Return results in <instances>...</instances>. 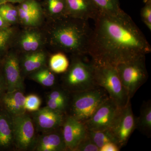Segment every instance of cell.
I'll use <instances>...</instances> for the list:
<instances>
[{
  "mask_svg": "<svg viewBox=\"0 0 151 151\" xmlns=\"http://www.w3.org/2000/svg\"><path fill=\"white\" fill-rule=\"evenodd\" d=\"M26 0H6L7 2L10 3H21Z\"/></svg>",
  "mask_w": 151,
  "mask_h": 151,
  "instance_id": "cell-36",
  "label": "cell"
},
{
  "mask_svg": "<svg viewBox=\"0 0 151 151\" xmlns=\"http://www.w3.org/2000/svg\"><path fill=\"white\" fill-rule=\"evenodd\" d=\"M47 55L43 50L35 52L23 54L20 57V64L22 73L29 76L42 68L46 66Z\"/></svg>",
  "mask_w": 151,
  "mask_h": 151,
  "instance_id": "cell-17",
  "label": "cell"
},
{
  "mask_svg": "<svg viewBox=\"0 0 151 151\" xmlns=\"http://www.w3.org/2000/svg\"><path fill=\"white\" fill-rule=\"evenodd\" d=\"M141 11V16L145 24L151 31V0L145 3Z\"/></svg>",
  "mask_w": 151,
  "mask_h": 151,
  "instance_id": "cell-31",
  "label": "cell"
},
{
  "mask_svg": "<svg viewBox=\"0 0 151 151\" xmlns=\"http://www.w3.org/2000/svg\"><path fill=\"white\" fill-rule=\"evenodd\" d=\"M14 147L12 118L0 105V151L9 150Z\"/></svg>",
  "mask_w": 151,
  "mask_h": 151,
  "instance_id": "cell-18",
  "label": "cell"
},
{
  "mask_svg": "<svg viewBox=\"0 0 151 151\" xmlns=\"http://www.w3.org/2000/svg\"><path fill=\"white\" fill-rule=\"evenodd\" d=\"M70 63L64 52H57L52 55L49 59V68L55 74L65 73Z\"/></svg>",
  "mask_w": 151,
  "mask_h": 151,
  "instance_id": "cell-23",
  "label": "cell"
},
{
  "mask_svg": "<svg viewBox=\"0 0 151 151\" xmlns=\"http://www.w3.org/2000/svg\"><path fill=\"white\" fill-rule=\"evenodd\" d=\"M94 63L95 84L103 88L119 107L124 108L131 99L122 84L116 66Z\"/></svg>",
  "mask_w": 151,
  "mask_h": 151,
  "instance_id": "cell-5",
  "label": "cell"
},
{
  "mask_svg": "<svg viewBox=\"0 0 151 151\" xmlns=\"http://www.w3.org/2000/svg\"><path fill=\"white\" fill-rule=\"evenodd\" d=\"M0 15L10 26L19 23L17 9L11 3L7 2L0 5Z\"/></svg>",
  "mask_w": 151,
  "mask_h": 151,
  "instance_id": "cell-27",
  "label": "cell"
},
{
  "mask_svg": "<svg viewBox=\"0 0 151 151\" xmlns=\"http://www.w3.org/2000/svg\"><path fill=\"white\" fill-rule=\"evenodd\" d=\"M17 9L18 11L19 23L21 24L26 27H38L42 24L45 15L42 6L39 3L27 10Z\"/></svg>",
  "mask_w": 151,
  "mask_h": 151,
  "instance_id": "cell-19",
  "label": "cell"
},
{
  "mask_svg": "<svg viewBox=\"0 0 151 151\" xmlns=\"http://www.w3.org/2000/svg\"><path fill=\"white\" fill-rule=\"evenodd\" d=\"M49 21L45 36L52 48L72 55H88L92 29L88 21L66 16Z\"/></svg>",
  "mask_w": 151,
  "mask_h": 151,
  "instance_id": "cell-2",
  "label": "cell"
},
{
  "mask_svg": "<svg viewBox=\"0 0 151 151\" xmlns=\"http://www.w3.org/2000/svg\"><path fill=\"white\" fill-rule=\"evenodd\" d=\"M46 102V106L49 108L67 114L68 108L62 103L52 99L47 98Z\"/></svg>",
  "mask_w": 151,
  "mask_h": 151,
  "instance_id": "cell-32",
  "label": "cell"
},
{
  "mask_svg": "<svg viewBox=\"0 0 151 151\" xmlns=\"http://www.w3.org/2000/svg\"><path fill=\"white\" fill-rule=\"evenodd\" d=\"M10 27L11 26L0 15V29H5Z\"/></svg>",
  "mask_w": 151,
  "mask_h": 151,
  "instance_id": "cell-35",
  "label": "cell"
},
{
  "mask_svg": "<svg viewBox=\"0 0 151 151\" xmlns=\"http://www.w3.org/2000/svg\"><path fill=\"white\" fill-rule=\"evenodd\" d=\"M41 104V99L37 94H32L26 96L25 108L27 112L32 113L38 111Z\"/></svg>",
  "mask_w": 151,
  "mask_h": 151,
  "instance_id": "cell-29",
  "label": "cell"
},
{
  "mask_svg": "<svg viewBox=\"0 0 151 151\" xmlns=\"http://www.w3.org/2000/svg\"><path fill=\"white\" fill-rule=\"evenodd\" d=\"M74 151H100V149L92 142L87 135L79 143Z\"/></svg>",
  "mask_w": 151,
  "mask_h": 151,
  "instance_id": "cell-30",
  "label": "cell"
},
{
  "mask_svg": "<svg viewBox=\"0 0 151 151\" xmlns=\"http://www.w3.org/2000/svg\"><path fill=\"white\" fill-rule=\"evenodd\" d=\"M62 129L67 151H74L87 134L84 123L68 115L63 124Z\"/></svg>",
  "mask_w": 151,
  "mask_h": 151,
  "instance_id": "cell-12",
  "label": "cell"
},
{
  "mask_svg": "<svg viewBox=\"0 0 151 151\" xmlns=\"http://www.w3.org/2000/svg\"><path fill=\"white\" fill-rule=\"evenodd\" d=\"M25 99L24 91L22 90L6 92L0 101V105L11 116H19L27 112Z\"/></svg>",
  "mask_w": 151,
  "mask_h": 151,
  "instance_id": "cell-16",
  "label": "cell"
},
{
  "mask_svg": "<svg viewBox=\"0 0 151 151\" xmlns=\"http://www.w3.org/2000/svg\"><path fill=\"white\" fill-rule=\"evenodd\" d=\"M42 8L49 21L68 16L65 0H44Z\"/></svg>",
  "mask_w": 151,
  "mask_h": 151,
  "instance_id": "cell-20",
  "label": "cell"
},
{
  "mask_svg": "<svg viewBox=\"0 0 151 151\" xmlns=\"http://www.w3.org/2000/svg\"><path fill=\"white\" fill-rule=\"evenodd\" d=\"M136 129L148 138L151 137V102L144 101L141 106L140 115L136 119Z\"/></svg>",
  "mask_w": 151,
  "mask_h": 151,
  "instance_id": "cell-21",
  "label": "cell"
},
{
  "mask_svg": "<svg viewBox=\"0 0 151 151\" xmlns=\"http://www.w3.org/2000/svg\"><path fill=\"white\" fill-rule=\"evenodd\" d=\"M16 37V31L12 27L0 29V61L8 52Z\"/></svg>",
  "mask_w": 151,
  "mask_h": 151,
  "instance_id": "cell-24",
  "label": "cell"
},
{
  "mask_svg": "<svg viewBox=\"0 0 151 151\" xmlns=\"http://www.w3.org/2000/svg\"><path fill=\"white\" fill-rule=\"evenodd\" d=\"M94 21L88 52L94 63L116 66L151 52L142 32L123 10L115 14L99 12Z\"/></svg>",
  "mask_w": 151,
  "mask_h": 151,
  "instance_id": "cell-1",
  "label": "cell"
},
{
  "mask_svg": "<svg viewBox=\"0 0 151 151\" xmlns=\"http://www.w3.org/2000/svg\"><path fill=\"white\" fill-rule=\"evenodd\" d=\"M122 108L108 98L84 123L86 129L92 131L109 129L116 121Z\"/></svg>",
  "mask_w": 151,
  "mask_h": 151,
  "instance_id": "cell-9",
  "label": "cell"
},
{
  "mask_svg": "<svg viewBox=\"0 0 151 151\" xmlns=\"http://www.w3.org/2000/svg\"><path fill=\"white\" fill-rule=\"evenodd\" d=\"M68 16L88 21L96 18L99 11L92 0H65Z\"/></svg>",
  "mask_w": 151,
  "mask_h": 151,
  "instance_id": "cell-15",
  "label": "cell"
},
{
  "mask_svg": "<svg viewBox=\"0 0 151 151\" xmlns=\"http://www.w3.org/2000/svg\"><path fill=\"white\" fill-rule=\"evenodd\" d=\"M6 3H7L6 0H0V5Z\"/></svg>",
  "mask_w": 151,
  "mask_h": 151,
  "instance_id": "cell-37",
  "label": "cell"
},
{
  "mask_svg": "<svg viewBox=\"0 0 151 151\" xmlns=\"http://www.w3.org/2000/svg\"><path fill=\"white\" fill-rule=\"evenodd\" d=\"M136 129V119L130 100L125 107L121 109L119 116L109 129L116 144L122 148L127 145Z\"/></svg>",
  "mask_w": 151,
  "mask_h": 151,
  "instance_id": "cell-8",
  "label": "cell"
},
{
  "mask_svg": "<svg viewBox=\"0 0 151 151\" xmlns=\"http://www.w3.org/2000/svg\"><path fill=\"white\" fill-rule=\"evenodd\" d=\"M47 98L58 101L69 108L70 100V93L63 87H55L47 93Z\"/></svg>",
  "mask_w": 151,
  "mask_h": 151,
  "instance_id": "cell-28",
  "label": "cell"
},
{
  "mask_svg": "<svg viewBox=\"0 0 151 151\" xmlns=\"http://www.w3.org/2000/svg\"><path fill=\"white\" fill-rule=\"evenodd\" d=\"M1 60L0 61V101L4 94L6 92L5 81L4 78L2 68Z\"/></svg>",
  "mask_w": 151,
  "mask_h": 151,
  "instance_id": "cell-33",
  "label": "cell"
},
{
  "mask_svg": "<svg viewBox=\"0 0 151 151\" xmlns=\"http://www.w3.org/2000/svg\"><path fill=\"white\" fill-rule=\"evenodd\" d=\"M143 1H144V2L145 3L146 2H147V1H149V0H143Z\"/></svg>",
  "mask_w": 151,
  "mask_h": 151,
  "instance_id": "cell-38",
  "label": "cell"
},
{
  "mask_svg": "<svg viewBox=\"0 0 151 151\" xmlns=\"http://www.w3.org/2000/svg\"><path fill=\"white\" fill-rule=\"evenodd\" d=\"M19 34L16 41L17 47L23 54L42 50L45 44V34L38 27H27Z\"/></svg>",
  "mask_w": 151,
  "mask_h": 151,
  "instance_id": "cell-13",
  "label": "cell"
},
{
  "mask_svg": "<svg viewBox=\"0 0 151 151\" xmlns=\"http://www.w3.org/2000/svg\"><path fill=\"white\" fill-rule=\"evenodd\" d=\"M12 118L14 147L18 151H32L37 136L31 116L26 112Z\"/></svg>",
  "mask_w": 151,
  "mask_h": 151,
  "instance_id": "cell-7",
  "label": "cell"
},
{
  "mask_svg": "<svg viewBox=\"0 0 151 151\" xmlns=\"http://www.w3.org/2000/svg\"><path fill=\"white\" fill-rule=\"evenodd\" d=\"M109 98L102 87L70 93V100L67 115L85 123L100 105Z\"/></svg>",
  "mask_w": 151,
  "mask_h": 151,
  "instance_id": "cell-4",
  "label": "cell"
},
{
  "mask_svg": "<svg viewBox=\"0 0 151 151\" xmlns=\"http://www.w3.org/2000/svg\"><path fill=\"white\" fill-rule=\"evenodd\" d=\"M121 148L114 142H109L104 145L100 149V151H119Z\"/></svg>",
  "mask_w": 151,
  "mask_h": 151,
  "instance_id": "cell-34",
  "label": "cell"
},
{
  "mask_svg": "<svg viewBox=\"0 0 151 151\" xmlns=\"http://www.w3.org/2000/svg\"><path fill=\"white\" fill-rule=\"evenodd\" d=\"M87 135L92 142L99 149L108 143L114 142L116 144V141L109 129L100 131L87 130Z\"/></svg>",
  "mask_w": 151,
  "mask_h": 151,
  "instance_id": "cell-25",
  "label": "cell"
},
{
  "mask_svg": "<svg viewBox=\"0 0 151 151\" xmlns=\"http://www.w3.org/2000/svg\"><path fill=\"white\" fill-rule=\"evenodd\" d=\"M84 56L73 55L69 67L63 73L61 87L70 93L98 86L94 81V63L86 61Z\"/></svg>",
  "mask_w": 151,
  "mask_h": 151,
  "instance_id": "cell-3",
  "label": "cell"
},
{
  "mask_svg": "<svg viewBox=\"0 0 151 151\" xmlns=\"http://www.w3.org/2000/svg\"><path fill=\"white\" fill-rule=\"evenodd\" d=\"M116 68L122 84L131 99L147 80L145 56L119 63Z\"/></svg>",
  "mask_w": 151,
  "mask_h": 151,
  "instance_id": "cell-6",
  "label": "cell"
},
{
  "mask_svg": "<svg viewBox=\"0 0 151 151\" xmlns=\"http://www.w3.org/2000/svg\"><path fill=\"white\" fill-rule=\"evenodd\" d=\"M99 12L115 14L122 12L119 0H92Z\"/></svg>",
  "mask_w": 151,
  "mask_h": 151,
  "instance_id": "cell-26",
  "label": "cell"
},
{
  "mask_svg": "<svg viewBox=\"0 0 151 151\" xmlns=\"http://www.w3.org/2000/svg\"><path fill=\"white\" fill-rule=\"evenodd\" d=\"M29 76L31 80L45 87H52L57 83L55 73L46 66L31 73Z\"/></svg>",
  "mask_w": 151,
  "mask_h": 151,
  "instance_id": "cell-22",
  "label": "cell"
},
{
  "mask_svg": "<svg viewBox=\"0 0 151 151\" xmlns=\"http://www.w3.org/2000/svg\"><path fill=\"white\" fill-rule=\"evenodd\" d=\"M32 151H67L63 135L62 127L42 133L37 136Z\"/></svg>",
  "mask_w": 151,
  "mask_h": 151,
  "instance_id": "cell-14",
  "label": "cell"
},
{
  "mask_svg": "<svg viewBox=\"0 0 151 151\" xmlns=\"http://www.w3.org/2000/svg\"><path fill=\"white\" fill-rule=\"evenodd\" d=\"M1 63L6 92L15 90L24 91V76L18 53L14 51L8 52L2 60Z\"/></svg>",
  "mask_w": 151,
  "mask_h": 151,
  "instance_id": "cell-10",
  "label": "cell"
},
{
  "mask_svg": "<svg viewBox=\"0 0 151 151\" xmlns=\"http://www.w3.org/2000/svg\"><path fill=\"white\" fill-rule=\"evenodd\" d=\"M31 116L37 132L42 133L62 127L67 114L55 111L47 106L31 113Z\"/></svg>",
  "mask_w": 151,
  "mask_h": 151,
  "instance_id": "cell-11",
  "label": "cell"
}]
</instances>
